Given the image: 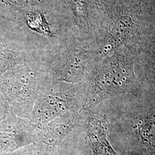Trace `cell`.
Masks as SVG:
<instances>
[{
    "instance_id": "4",
    "label": "cell",
    "mask_w": 155,
    "mask_h": 155,
    "mask_svg": "<svg viewBox=\"0 0 155 155\" xmlns=\"http://www.w3.org/2000/svg\"><path fill=\"white\" fill-rule=\"evenodd\" d=\"M83 112H68L50 122L36 126L34 141L46 147L58 146L72 130L81 126Z\"/></svg>"
},
{
    "instance_id": "6",
    "label": "cell",
    "mask_w": 155,
    "mask_h": 155,
    "mask_svg": "<svg viewBox=\"0 0 155 155\" xmlns=\"http://www.w3.org/2000/svg\"><path fill=\"white\" fill-rule=\"evenodd\" d=\"M136 132L141 148L150 155H155V115L145 117L136 125Z\"/></svg>"
},
{
    "instance_id": "5",
    "label": "cell",
    "mask_w": 155,
    "mask_h": 155,
    "mask_svg": "<svg viewBox=\"0 0 155 155\" xmlns=\"http://www.w3.org/2000/svg\"><path fill=\"white\" fill-rule=\"evenodd\" d=\"M108 125L105 116L83 111L81 126L85 129L91 155H118L107 139Z\"/></svg>"
},
{
    "instance_id": "1",
    "label": "cell",
    "mask_w": 155,
    "mask_h": 155,
    "mask_svg": "<svg viewBox=\"0 0 155 155\" xmlns=\"http://www.w3.org/2000/svg\"><path fill=\"white\" fill-rule=\"evenodd\" d=\"M79 83L83 111H90L104 101L130 89L135 83L131 62L124 58L110 59Z\"/></svg>"
},
{
    "instance_id": "3",
    "label": "cell",
    "mask_w": 155,
    "mask_h": 155,
    "mask_svg": "<svg viewBox=\"0 0 155 155\" xmlns=\"http://www.w3.org/2000/svg\"><path fill=\"white\" fill-rule=\"evenodd\" d=\"M52 81L47 74L39 72L27 64L15 73L8 84L17 116L29 119L39 94Z\"/></svg>"
},
{
    "instance_id": "2",
    "label": "cell",
    "mask_w": 155,
    "mask_h": 155,
    "mask_svg": "<svg viewBox=\"0 0 155 155\" xmlns=\"http://www.w3.org/2000/svg\"><path fill=\"white\" fill-rule=\"evenodd\" d=\"M70 111H83L78 84L52 81L39 94L29 120L38 126Z\"/></svg>"
}]
</instances>
